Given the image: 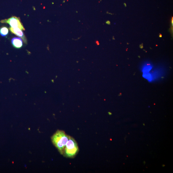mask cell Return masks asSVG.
Listing matches in <instances>:
<instances>
[{
    "instance_id": "obj_4",
    "label": "cell",
    "mask_w": 173,
    "mask_h": 173,
    "mask_svg": "<svg viewBox=\"0 0 173 173\" xmlns=\"http://www.w3.org/2000/svg\"><path fill=\"white\" fill-rule=\"evenodd\" d=\"M10 30L12 33L21 38L24 43L26 44L27 43V40L26 37L23 32L22 30H21L18 28H13L11 27L10 28Z\"/></svg>"
},
{
    "instance_id": "obj_3",
    "label": "cell",
    "mask_w": 173,
    "mask_h": 173,
    "mask_svg": "<svg viewBox=\"0 0 173 173\" xmlns=\"http://www.w3.org/2000/svg\"><path fill=\"white\" fill-rule=\"evenodd\" d=\"M1 22L2 23H8L11 27L13 28H18L21 30H25V29L18 17L13 16L9 19L2 20Z\"/></svg>"
},
{
    "instance_id": "obj_6",
    "label": "cell",
    "mask_w": 173,
    "mask_h": 173,
    "mask_svg": "<svg viewBox=\"0 0 173 173\" xmlns=\"http://www.w3.org/2000/svg\"><path fill=\"white\" fill-rule=\"evenodd\" d=\"M9 32V29L6 27H2L0 28V34L3 37H5L7 35Z\"/></svg>"
},
{
    "instance_id": "obj_2",
    "label": "cell",
    "mask_w": 173,
    "mask_h": 173,
    "mask_svg": "<svg viewBox=\"0 0 173 173\" xmlns=\"http://www.w3.org/2000/svg\"><path fill=\"white\" fill-rule=\"evenodd\" d=\"M79 148L77 142L70 136L65 148L63 155L66 157L74 158L77 154Z\"/></svg>"
},
{
    "instance_id": "obj_1",
    "label": "cell",
    "mask_w": 173,
    "mask_h": 173,
    "mask_svg": "<svg viewBox=\"0 0 173 173\" xmlns=\"http://www.w3.org/2000/svg\"><path fill=\"white\" fill-rule=\"evenodd\" d=\"M69 137L70 136L68 135L64 131L58 130L51 138L53 143L61 154H64L65 148Z\"/></svg>"
},
{
    "instance_id": "obj_5",
    "label": "cell",
    "mask_w": 173,
    "mask_h": 173,
    "mask_svg": "<svg viewBox=\"0 0 173 173\" xmlns=\"http://www.w3.org/2000/svg\"><path fill=\"white\" fill-rule=\"evenodd\" d=\"M11 43L13 46L17 48H21L23 46V41L19 38H13L12 39Z\"/></svg>"
}]
</instances>
